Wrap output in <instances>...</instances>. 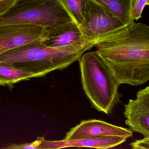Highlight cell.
Segmentation results:
<instances>
[{
    "label": "cell",
    "mask_w": 149,
    "mask_h": 149,
    "mask_svg": "<svg viewBox=\"0 0 149 149\" xmlns=\"http://www.w3.org/2000/svg\"><path fill=\"white\" fill-rule=\"evenodd\" d=\"M38 77L36 74L0 62V85L12 87L15 84Z\"/></svg>",
    "instance_id": "cell-11"
},
{
    "label": "cell",
    "mask_w": 149,
    "mask_h": 149,
    "mask_svg": "<svg viewBox=\"0 0 149 149\" xmlns=\"http://www.w3.org/2000/svg\"><path fill=\"white\" fill-rule=\"evenodd\" d=\"M85 1L83 19L78 27L85 42L97 43L127 25L92 0Z\"/></svg>",
    "instance_id": "cell-5"
},
{
    "label": "cell",
    "mask_w": 149,
    "mask_h": 149,
    "mask_svg": "<svg viewBox=\"0 0 149 149\" xmlns=\"http://www.w3.org/2000/svg\"><path fill=\"white\" fill-rule=\"evenodd\" d=\"M133 149H149V136L144 137L143 139L136 140L130 144Z\"/></svg>",
    "instance_id": "cell-16"
},
{
    "label": "cell",
    "mask_w": 149,
    "mask_h": 149,
    "mask_svg": "<svg viewBox=\"0 0 149 149\" xmlns=\"http://www.w3.org/2000/svg\"><path fill=\"white\" fill-rule=\"evenodd\" d=\"M126 138L109 136L95 138L49 141L43 139L38 149H61L67 147H91L106 149L113 148L124 143Z\"/></svg>",
    "instance_id": "cell-9"
},
{
    "label": "cell",
    "mask_w": 149,
    "mask_h": 149,
    "mask_svg": "<svg viewBox=\"0 0 149 149\" xmlns=\"http://www.w3.org/2000/svg\"><path fill=\"white\" fill-rule=\"evenodd\" d=\"M73 21L59 0H17L0 16L1 25L40 26L46 30Z\"/></svg>",
    "instance_id": "cell-4"
},
{
    "label": "cell",
    "mask_w": 149,
    "mask_h": 149,
    "mask_svg": "<svg viewBox=\"0 0 149 149\" xmlns=\"http://www.w3.org/2000/svg\"><path fill=\"white\" fill-rule=\"evenodd\" d=\"M125 124L132 132L149 136V87L140 90L136 99H130L125 104Z\"/></svg>",
    "instance_id": "cell-8"
},
{
    "label": "cell",
    "mask_w": 149,
    "mask_h": 149,
    "mask_svg": "<svg viewBox=\"0 0 149 149\" xmlns=\"http://www.w3.org/2000/svg\"><path fill=\"white\" fill-rule=\"evenodd\" d=\"M96 52L119 85L135 86L149 80V27L135 22L103 38Z\"/></svg>",
    "instance_id": "cell-1"
},
{
    "label": "cell",
    "mask_w": 149,
    "mask_h": 149,
    "mask_svg": "<svg viewBox=\"0 0 149 149\" xmlns=\"http://www.w3.org/2000/svg\"><path fill=\"white\" fill-rule=\"evenodd\" d=\"M72 20L79 26L83 19L85 0H59Z\"/></svg>",
    "instance_id": "cell-13"
},
{
    "label": "cell",
    "mask_w": 149,
    "mask_h": 149,
    "mask_svg": "<svg viewBox=\"0 0 149 149\" xmlns=\"http://www.w3.org/2000/svg\"><path fill=\"white\" fill-rule=\"evenodd\" d=\"M128 25L134 21L130 13V0H92Z\"/></svg>",
    "instance_id": "cell-12"
},
{
    "label": "cell",
    "mask_w": 149,
    "mask_h": 149,
    "mask_svg": "<svg viewBox=\"0 0 149 149\" xmlns=\"http://www.w3.org/2000/svg\"><path fill=\"white\" fill-rule=\"evenodd\" d=\"M149 5V0H130V13L133 21L141 18L145 7Z\"/></svg>",
    "instance_id": "cell-14"
},
{
    "label": "cell",
    "mask_w": 149,
    "mask_h": 149,
    "mask_svg": "<svg viewBox=\"0 0 149 149\" xmlns=\"http://www.w3.org/2000/svg\"><path fill=\"white\" fill-rule=\"evenodd\" d=\"M96 43L82 42L54 47L47 46L43 41L35 42L4 52L0 55V62L42 77L54 70L68 68Z\"/></svg>",
    "instance_id": "cell-2"
},
{
    "label": "cell",
    "mask_w": 149,
    "mask_h": 149,
    "mask_svg": "<svg viewBox=\"0 0 149 149\" xmlns=\"http://www.w3.org/2000/svg\"><path fill=\"white\" fill-rule=\"evenodd\" d=\"M78 61L85 95L93 108L109 114L119 101V84L96 51L84 54Z\"/></svg>",
    "instance_id": "cell-3"
},
{
    "label": "cell",
    "mask_w": 149,
    "mask_h": 149,
    "mask_svg": "<svg viewBox=\"0 0 149 149\" xmlns=\"http://www.w3.org/2000/svg\"><path fill=\"white\" fill-rule=\"evenodd\" d=\"M47 35L46 29L33 25H1L0 55L23 45L43 41Z\"/></svg>",
    "instance_id": "cell-6"
},
{
    "label": "cell",
    "mask_w": 149,
    "mask_h": 149,
    "mask_svg": "<svg viewBox=\"0 0 149 149\" xmlns=\"http://www.w3.org/2000/svg\"><path fill=\"white\" fill-rule=\"evenodd\" d=\"M17 0H0V16L6 13Z\"/></svg>",
    "instance_id": "cell-17"
},
{
    "label": "cell",
    "mask_w": 149,
    "mask_h": 149,
    "mask_svg": "<svg viewBox=\"0 0 149 149\" xmlns=\"http://www.w3.org/2000/svg\"><path fill=\"white\" fill-rule=\"evenodd\" d=\"M133 132L130 129L120 127L97 119L83 120L66 133L64 140L95 138L109 136L131 137Z\"/></svg>",
    "instance_id": "cell-7"
},
{
    "label": "cell",
    "mask_w": 149,
    "mask_h": 149,
    "mask_svg": "<svg viewBox=\"0 0 149 149\" xmlns=\"http://www.w3.org/2000/svg\"><path fill=\"white\" fill-rule=\"evenodd\" d=\"M44 138L43 137L38 136L35 141L31 143H26L13 144L6 146L5 147H2V149H38L40 145L42 140Z\"/></svg>",
    "instance_id": "cell-15"
},
{
    "label": "cell",
    "mask_w": 149,
    "mask_h": 149,
    "mask_svg": "<svg viewBox=\"0 0 149 149\" xmlns=\"http://www.w3.org/2000/svg\"><path fill=\"white\" fill-rule=\"evenodd\" d=\"M43 42L49 47H58L85 42L78 26L74 21L66 22L46 30Z\"/></svg>",
    "instance_id": "cell-10"
}]
</instances>
